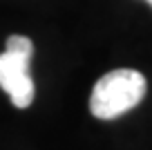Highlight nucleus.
I'll list each match as a JSON object with an SVG mask.
<instances>
[{
  "mask_svg": "<svg viewBox=\"0 0 152 150\" xmlns=\"http://www.w3.org/2000/svg\"><path fill=\"white\" fill-rule=\"evenodd\" d=\"M145 96V79L137 70H112L96 81L90 96V112L96 119H116L130 112Z\"/></svg>",
  "mask_w": 152,
  "mask_h": 150,
  "instance_id": "nucleus-1",
  "label": "nucleus"
},
{
  "mask_svg": "<svg viewBox=\"0 0 152 150\" xmlns=\"http://www.w3.org/2000/svg\"><path fill=\"white\" fill-rule=\"evenodd\" d=\"M31 54L34 43L20 34L7 38V49L0 54V88L16 108H29L34 101V81L29 76Z\"/></svg>",
  "mask_w": 152,
  "mask_h": 150,
  "instance_id": "nucleus-2",
  "label": "nucleus"
},
{
  "mask_svg": "<svg viewBox=\"0 0 152 150\" xmlns=\"http://www.w3.org/2000/svg\"><path fill=\"white\" fill-rule=\"evenodd\" d=\"M148 2H150V5H152V0H148Z\"/></svg>",
  "mask_w": 152,
  "mask_h": 150,
  "instance_id": "nucleus-3",
  "label": "nucleus"
}]
</instances>
